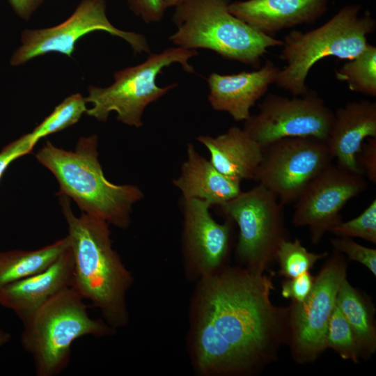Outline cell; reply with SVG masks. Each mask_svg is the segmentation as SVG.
I'll list each match as a JSON object with an SVG mask.
<instances>
[{
	"label": "cell",
	"mask_w": 376,
	"mask_h": 376,
	"mask_svg": "<svg viewBox=\"0 0 376 376\" xmlns=\"http://www.w3.org/2000/svg\"><path fill=\"white\" fill-rule=\"evenodd\" d=\"M273 274L228 269L201 279L191 329L200 373H239L272 358L285 313L269 299Z\"/></svg>",
	"instance_id": "1"
},
{
	"label": "cell",
	"mask_w": 376,
	"mask_h": 376,
	"mask_svg": "<svg viewBox=\"0 0 376 376\" xmlns=\"http://www.w3.org/2000/svg\"><path fill=\"white\" fill-rule=\"evenodd\" d=\"M58 196L73 259L72 286L100 310L113 329L126 326V296L133 277L112 247L109 224L83 212L75 215L69 198Z\"/></svg>",
	"instance_id": "2"
},
{
	"label": "cell",
	"mask_w": 376,
	"mask_h": 376,
	"mask_svg": "<svg viewBox=\"0 0 376 376\" xmlns=\"http://www.w3.org/2000/svg\"><path fill=\"white\" fill-rule=\"evenodd\" d=\"M96 134L79 139L75 150H65L49 141L36 155L38 162L55 176L59 191L77 204L81 212L125 229L132 206L144 194L134 185H116L104 176L98 159Z\"/></svg>",
	"instance_id": "3"
},
{
	"label": "cell",
	"mask_w": 376,
	"mask_h": 376,
	"mask_svg": "<svg viewBox=\"0 0 376 376\" xmlns=\"http://www.w3.org/2000/svg\"><path fill=\"white\" fill-rule=\"evenodd\" d=\"M230 0H184L175 8L176 31L169 36L175 46L205 49L222 58L260 68L267 49L281 47L282 40L255 29L233 15Z\"/></svg>",
	"instance_id": "4"
},
{
	"label": "cell",
	"mask_w": 376,
	"mask_h": 376,
	"mask_svg": "<svg viewBox=\"0 0 376 376\" xmlns=\"http://www.w3.org/2000/svg\"><path fill=\"white\" fill-rule=\"evenodd\" d=\"M360 10L359 5H347L316 29L305 33L292 30L285 35L281 58L286 65L280 70L276 85L294 96L304 95L309 91L308 75L319 61L328 56L349 61L360 54L376 28L369 11L360 15Z\"/></svg>",
	"instance_id": "5"
},
{
	"label": "cell",
	"mask_w": 376,
	"mask_h": 376,
	"mask_svg": "<svg viewBox=\"0 0 376 376\" xmlns=\"http://www.w3.org/2000/svg\"><path fill=\"white\" fill-rule=\"evenodd\" d=\"M85 299L71 285L47 301L22 322L20 342L32 357L37 376H56L68 366L72 343L79 338L110 336L115 329L93 319Z\"/></svg>",
	"instance_id": "6"
},
{
	"label": "cell",
	"mask_w": 376,
	"mask_h": 376,
	"mask_svg": "<svg viewBox=\"0 0 376 376\" xmlns=\"http://www.w3.org/2000/svg\"><path fill=\"white\" fill-rule=\"evenodd\" d=\"M196 55L195 49L178 47L150 54L143 63L116 72L111 85L104 88L90 86L88 95L84 100L93 107L87 109L86 113L105 122L109 113L115 111L118 121L136 128L142 127L146 107L178 86L174 83L160 87L156 84L157 76L173 63H178L188 73H194V68L189 61Z\"/></svg>",
	"instance_id": "7"
},
{
	"label": "cell",
	"mask_w": 376,
	"mask_h": 376,
	"mask_svg": "<svg viewBox=\"0 0 376 376\" xmlns=\"http://www.w3.org/2000/svg\"><path fill=\"white\" fill-rule=\"evenodd\" d=\"M239 228L236 256L246 269L263 272L286 240L283 205L259 184L218 206Z\"/></svg>",
	"instance_id": "8"
},
{
	"label": "cell",
	"mask_w": 376,
	"mask_h": 376,
	"mask_svg": "<svg viewBox=\"0 0 376 376\" xmlns=\"http://www.w3.org/2000/svg\"><path fill=\"white\" fill-rule=\"evenodd\" d=\"M263 148L254 180L283 206L295 203L306 185L332 164L325 141L314 137L283 138Z\"/></svg>",
	"instance_id": "9"
},
{
	"label": "cell",
	"mask_w": 376,
	"mask_h": 376,
	"mask_svg": "<svg viewBox=\"0 0 376 376\" xmlns=\"http://www.w3.org/2000/svg\"><path fill=\"white\" fill-rule=\"evenodd\" d=\"M105 0H82L63 22L47 29L24 30L21 36L22 45L13 53L10 64L20 65L50 52L71 57L77 41L96 31H105L125 40L136 54H150L146 37L114 26L107 16Z\"/></svg>",
	"instance_id": "10"
},
{
	"label": "cell",
	"mask_w": 376,
	"mask_h": 376,
	"mask_svg": "<svg viewBox=\"0 0 376 376\" xmlns=\"http://www.w3.org/2000/svg\"><path fill=\"white\" fill-rule=\"evenodd\" d=\"M256 115L243 129L263 147L288 137H314L326 141L334 112L316 92L288 97L268 94Z\"/></svg>",
	"instance_id": "11"
},
{
	"label": "cell",
	"mask_w": 376,
	"mask_h": 376,
	"mask_svg": "<svg viewBox=\"0 0 376 376\" xmlns=\"http://www.w3.org/2000/svg\"><path fill=\"white\" fill-rule=\"evenodd\" d=\"M346 266L340 253L334 250L314 279L308 297L300 303L293 301L290 312L292 347L301 362L314 360L326 349L327 326L338 289L346 279Z\"/></svg>",
	"instance_id": "12"
},
{
	"label": "cell",
	"mask_w": 376,
	"mask_h": 376,
	"mask_svg": "<svg viewBox=\"0 0 376 376\" xmlns=\"http://www.w3.org/2000/svg\"><path fill=\"white\" fill-rule=\"evenodd\" d=\"M367 187L363 175L331 164L306 185L295 202L292 224L308 226L311 242L317 244L342 221L340 212L347 203Z\"/></svg>",
	"instance_id": "13"
},
{
	"label": "cell",
	"mask_w": 376,
	"mask_h": 376,
	"mask_svg": "<svg viewBox=\"0 0 376 376\" xmlns=\"http://www.w3.org/2000/svg\"><path fill=\"white\" fill-rule=\"evenodd\" d=\"M182 245L189 267L200 279L217 272L228 251L232 221L217 223L205 201L182 199Z\"/></svg>",
	"instance_id": "14"
},
{
	"label": "cell",
	"mask_w": 376,
	"mask_h": 376,
	"mask_svg": "<svg viewBox=\"0 0 376 376\" xmlns=\"http://www.w3.org/2000/svg\"><path fill=\"white\" fill-rule=\"evenodd\" d=\"M280 68L270 60L256 70L237 74L212 72L207 77V100L212 108L227 112L235 121H245L250 110L275 83Z\"/></svg>",
	"instance_id": "15"
},
{
	"label": "cell",
	"mask_w": 376,
	"mask_h": 376,
	"mask_svg": "<svg viewBox=\"0 0 376 376\" xmlns=\"http://www.w3.org/2000/svg\"><path fill=\"white\" fill-rule=\"evenodd\" d=\"M370 137L376 138V102L361 100L350 102L334 112L325 143L337 166L363 175L357 157Z\"/></svg>",
	"instance_id": "16"
},
{
	"label": "cell",
	"mask_w": 376,
	"mask_h": 376,
	"mask_svg": "<svg viewBox=\"0 0 376 376\" xmlns=\"http://www.w3.org/2000/svg\"><path fill=\"white\" fill-rule=\"evenodd\" d=\"M73 259L68 248L45 270L6 285L0 290V306L24 322L47 301L72 285Z\"/></svg>",
	"instance_id": "17"
},
{
	"label": "cell",
	"mask_w": 376,
	"mask_h": 376,
	"mask_svg": "<svg viewBox=\"0 0 376 376\" xmlns=\"http://www.w3.org/2000/svg\"><path fill=\"white\" fill-rule=\"evenodd\" d=\"M328 0H244L229 11L255 29L272 36L282 29L310 24L327 10Z\"/></svg>",
	"instance_id": "18"
},
{
	"label": "cell",
	"mask_w": 376,
	"mask_h": 376,
	"mask_svg": "<svg viewBox=\"0 0 376 376\" xmlns=\"http://www.w3.org/2000/svg\"><path fill=\"white\" fill-rule=\"evenodd\" d=\"M241 182L218 171L191 143L187 145V157L181 165L180 173L173 180L182 199H199L210 207L221 205L236 197L242 191Z\"/></svg>",
	"instance_id": "19"
},
{
	"label": "cell",
	"mask_w": 376,
	"mask_h": 376,
	"mask_svg": "<svg viewBox=\"0 0 376 376\" xmlns=\"http://www.w3.org/2000/svg\"><path fill=\"white\" fill-rule=\"evenodd\" d=\"M196 140L205 146L210 161L221 173L241 181L254 180L263 148L243 128L233 126L215 137L199 135Z\"/></svg>",
	"instance_id": "20"
},
{
	"label": "cell",
	"mask_w": 376,
	"mask_h": 376,
	"mask_svg": "<svg viewBox=\"0 0 376 376\" xmlns=\"http://www.w3.org/2000/svg\"><path fill=\"white\" fill-rule=\"evenodd\" d=\"M68 246L69 240L66 235L36 250L0 251V290L48 268Z\"/></svg>",
	"instance_id": "21"
},
{
	"label": "cell",
	"mask_w": 376,
	"mask_h": 376,
	"mask_svg": "<svg viewBox=\"0 0 376 376\" xmlns=\"http://www.w3.org/2000/svg\"><path fill=\"white\" fill-rule=\"evenodd\" d=\"M336 302L353 331L360 353L373 354L376 347L373 307L346 279L340 284Z\"/></svg>",
	"instance_id": "22"
},
{
	"label": "cell",
	"mask_w": 376,
	"mask_h": 376,
	"mask_svg": "<svg viewBox=\"0 0 376 376\" xmlns=\"http://www.w3.org/2000/svg\"><path fill=\"white\" fill-rule=\"evenodd\" d=\"M336 77L346 81L352 91L375 97L376 47L368 43L360 54L336 71Z\"/></svg>",
	"instance_id": "23"
},
{
	"label": "cell",
	"mask_w": 376,
	"mask_h": 376,
	"mask_svg": "<svg viewBox=\"0 0 376 376\" xmlns=\"http://www.w3.org/2000/svg\"><path fill=\"white\" fill-rule=\"evenodd\" d=\"M86 104L84 97L79 93L68 97L29 133L31 137L38 143L40 139L75 124L86 113Z\"/></svg>",
	"instance_id": "24"
},
{
	"label": "cell",
	"mask_w": 376,
	"mask_h": 376,
	"mask_svg": "<svg viewBox=\"0 0 376 376\" xmlns=\"http://www.w3.org/2000/svg\"><path fill=\"white\" fill-rule=\"evenodd\" d=\"M327 256V252H309L301 242L296 239L293 242L288 240L283 241L276 252L275 258L279 263V275L291 279L308 272L317 260Z\"/></svg>",
	"instance_id": "25"
},
{
	"label": "cell",
	"mask_w": 376,
	"mask_h": 376,
	"mask_svg": "<svg viewBox=\"0 0 376 376\" xmlns=\"http://www.w3.org/2000/svg\"><path fill=\"white\" fill-rule=\"evenodd\" d=\"M326 348L334 350L343 359L358 362L359 349L353 331L336 302L329 319L325 339Z\"/></svg>",
	"instance_id": "26"
},
{
	"label": "cell",
	"mask_w": 376,
	"mask_h": 376,
	"mask_svg": "<svg viewBox=\"0 0 376 376\" xmlns=\"http://www.w3.org/2000/svg\"><path fill=\"white\" fill-rule=\"evenodd\" d=\"M329 233L338 237H359L376 244L375 198L359 216L347 221H340Z\"/></svg>",
	"instance_id": "27"
},
{
	"label": "cell",
	"mask_w": 376,
	"mask_h": 376,
	"mask_svg": "<svg viewBox=\"0 0 376 376\" xmlns=\"http://www.w3.org/2000/svg\"><path fill=\"white\" fill-rule=\"evenodd\" d=\"M334 250L345 253L350 260L359 262L376 275V250L363 246L348 237H338L331 240Z\"/></svg>",
	"instance_id": "28"
},
{
	"label": "cell",
	"mask_w": 376,
	"mask_h": 376,
	"mask_svg": "<svg viewBox=\"0 0 376 376\" xmlns=\"http://www.w3.org/2000/svg\"><path fill=\"white\" fill-rule=\"evenodd\" d=\"M36 143L28 133L4 146L0 152V179L13 162L31 152Z\"/></svg>",
	"instance_id": "29"
},
{
	"label": "cell",
	"mask_w": 376,
	"mask_h": 376,
	"mask_svg": "<svg viewBox=\"0 0 376 376\" xmlns=\"http://www.w3.org/2000/svg\"><path fill=\"white\" fill-rule=\"evenodd\" d=\"M314 279L308 272L294 278L286 279L281 285L282 296L292 299L294 302L303 301L312 290Z\"/></svg>",
	"instance_id": "30"
},
{
	"label": "cell",
	"mask_w": 376,
	"mask_h": 376,
	"mask_svg": "<svg viewBox=\"0 0 376 376\" xmlns=\"http://www.w3.org/2000/svg\"><path fill=\"white\" fill-rule=\"evenodd\" d=\"M130 10L146 24L160 22L167 9L165 0H127Z\"/></svg>",
	"instance_id": "31"
},
{
	"label": "cell",
	"mask_w": 376,
	"mask_h": 376,
	"mask_svg": "<svg viewBox=\"0 0 376 376\" xmlns=\"http://www.w3.org/2000/svg\"><path fill=\"white\" fill-rule=\"evenodd\" d=\"M357 162L370 181L376 182V138H368L357 154Z\"/></svg>",
	"instance_id": "32"
},
{
	"label": "cell",
	"mask_w": 376,
	"mask_h": 376,
	"mask_svg": "<svg viewBox=\"0 0 376 376\" xmlns=\"http://www.w3.org/2000/svg\"><path fill=\"white\" fill-rule=\"evenodd\" d=\"M45 0H8L15 13L28 20Z\"/></svg>",
	"instance_id": "33"
},
{
	"label": "cell",
	"mask_w": 376,
	"mask_h": 376,
	"mask_svg": "<svg viewBox=\"0 0 376 376\" xmlns=\"http://www.w3.org/2000/svg\"><path fill=\"white\" fill-rule=\"evenodd\" d=\"M11 339L10 333L0 329V347L7 344Z\"/></svg>",
	"instance_id": "34"
},
{
	"label": "cell",
	"mask_w": 376,
	"mask_h": 376,
	"mask_svg": "<svg viewBox=\"0 0 376 376\" xmlns=\"http://www.w3.org/2000/svg\"><path fill=\"white\" fill-rule=\"evenodd\" d=\"M184 0H165V4L167 8L175 7Z\"/></svg>",
	"instance_id": "35"
}]
</instances>
